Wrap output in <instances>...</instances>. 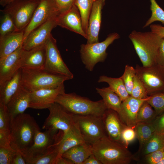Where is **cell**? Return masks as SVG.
I'll return each mask as SVG.
<instances>
[{
    "mask_svg": "<svg viewBox=\"0 0 164 164\" xmlns=\"http://www.w3.org/2000/svg\"><path fill=\"white\" fill-rule=\"evenodd\" d=\"M10 130L11 146L23 155L31 146L40 129L34 118L24 113L11 119Z\"/></svg>",
    "mask_w": 164,
    "mask_h": 164,
    "instance_id": "obj_1",
    "label": "cell"
},
{
    "mask_svg": "<svg viewBox=\"0 0 164 164\" xmlns=\"http://www.w3.org/2000/svg\"><path fill=\"white\" fill-rule=\"evenodd\" d=\"M55 102L73 115L102 117L107 109L102 99L93 101L75 93L60 94L56 97Z\"/></svg>",
    "mask_w": 164,
    "mask_h": 164,
    "instance_id": "obj_2",
    "label": "cell"
},
{
    "mask_svg": "<svg viewBox=\"0 0 164 164\" xmlns=\"http://www.w3.org/2000/svg\"><path fill=\"white\" fill-rule=\"evenodd\" d=\"M92 145L93 154L102 164H128L135 159L128 148L106 135Z\"/></svg>",
    "mask_w": 164,
    "mask_h": 164,
    "instance_id": "obj_3",
    "label": "cell"
},
{
    "mask_svg": "<svg viewBox=\"0 0 164 164\" xmlns=\"http://www.w3.org/2000/svg\"><path fill=\"white\" fill-rule=\"evenodd\" d=\"M128 37L143 66L156 63V58L162 38L151 31L142 32L133 30Z\"/></svg>",
    "mask_w": 164,
    "mask_h": 164,
    "instance_id": "obj_4",
    "label": "cell"
},
{
    "mask_svg": "<svg viewBox=\"0 0 164 164\" xmlns=\"http://www.w3.org/2000/svg\"><path fill=\"white\" fill-rule=\"evenodd\" d=\"M22 85L30 92L57 88L70 79L50 73L43 68H22Z\"/></svg>",
    "mask_w": 164,
    "mask_h": 164,
    "instance_id": "obj_5",
    "label": "cell"
},
{
    "mask_svg": "<svg viewBox=\"0 0 164 164\" xmlns=\"http://www.w3.org/2000/svg\"><path fill=\"white\" fill-rule=\"evenodd\" d=\"M119 37L118 33L114 32L108 35L102 42L81 44L80 52L81 61L85 68L92 71L97 63L104 62L107 56V48Z\"/></svg>",
    "mask_w": 164,
    "mask_h": 164,
    "instance_id": "obj_6",
    "label": "cell"
},
{
    "mask_svg": "<svg viewBox=\"0 0 164 164\" xmlns=\"http://www.w3.org/2000/svg\"><path fill=\"white\" fill-rule=\"evenodd\" d=\"M41 0H14L0 10L9 14L19 31L23 30L29 23Z\"/></svg>",
    "mask_w": 164,
    "mask_h": 164,
    "instance_id": "obj_7",
    "label": "cell"
},
{
    "mask_svg": "<svg viewBox=\"0 0 164 164\" xmlns=\"http://www.w3.org/2000/svg\"><path fill=\"white\" fill-rule=\"evenodd\" d=\"M136 75L144 85L149 96L164 91V68L156 63L149 67L137 65Z\"/></svg>",
    "mask_w": 164,
    "mask_h": 164,
    "instance_id": "obj_8",
    "label": "cell"
},
{
    "mask_svg": "<svg viewBox=\"0 0 164 164\" xmlns=\"http://www.w3.org/2000/svg\"><path fill=\"white\" fill-rule=\"evenodd\" d=\"M85 142L93 145L106 135L102 117L73 115Z\"/></svg>",
    "mask_w": 164,
    "mask_h": 164,
    "instance_id": "obj_9",
    "label": "cell"
},
{
    "mask_svg": "<svg viewBox=\"0 0 164 164\" xmlns=\"http://www.w3.org/2000/svg\"><path fill=\"white\" fill-rule=\"evenodd\" d=\"M45 46L46 58L43 69L51 73L72 79L73 75L63 61L57 46L56 40L51 34Z\"/></svg>",
    "mask_w": 164,
    "mask_h": 164,
    "instance_id": "obj_10",
    "label": "cell"
},
{
    "mask_svg": "<svg viewBox=\"0 0 164 164\" xmlns=\"http://www.w3.org/2000/svg\"><path fill=\"white\" fill-rule=\"evenodd\" d=\"M58 132L51 129L40 130L36 133L31 146L22 155L26 164L45 153L54 145L61 138L63 133L59 134Z\"/></svg>",
    "mask_w": 164,
    "mask_h": 164,
    "instance_id": "obj_11",
    "label": "cell"
},
{
    "mask_svg": "<svg viewBox=\"0 0 164 164\" xmlns=\"http://www.w3.org/2000/svg\"><path fill=\"white\" fill-rule=\"evenodd\" d=\"M48 109L49 114L43 125V129L61 131L65 133L74 125L73 115L59 104L54 103Z\"/></svg>",
    "mask_w": 164,
    "mask_h": 164,
    "instance_id": "obj_12",
    "label": "cell"
},
{
    "mask_svg": "<svg viewBox=\"0 0 164 164\" xmlns=\"http://www.w3.org/2000/svg\"><path fill=\"white\" fill-rule=\"evenodd\" d=\"M60 13L54 0H41L29 23L23 30L24 42L32 31L49 20L57 17Z\"/></svg>",
    "mask_w": 164,
    "mask_h": 164,
    "instance_id": "obj_13",
    "label": "cell"
},
{
    "mask_svg": "<svg viewBox=\"0 0 164 164\" xmlns=\"http://www.w3.org/2000/svg\"><path fill=\"white\" fill-rule=\"evenodd\" d=\"M65 93L64 84L56 88L44 89L30 92L29 108L36 109H48L55 102L58 95Z\"/></svg>",
    "mask_w": 164,
    "mask_h": 164,
    "instance_id": "obj_14",
    "label": "cell"
},
{
    "mask_svg": "<svg viewBox=\"0 0 164 164\" xmlns=\"http://www.w3.org/2000/svg\"><path fill=\"white\" fill-rule=\"evenodd\" d=\"M57 16L49 20L32 31L24 42L23 49L29 50L45 44L51 34L52 30L57 26Z\"/></svg>",
    "mask_w": 164,
    "mask_h": 164,
    "instance_id": "obj_15",
    "label": "cell"
},
{
    "mask_svg": "<svg viewBox=\"0 0 164 164\" xmlns=\"http://www.w3.org/2000/svg\"><path fill=\"white\" fill-rule=\"evenodd\" d=\"M57 26L78 33L87 39L79 11L74 5L68 10L60 13L56 18Z\"/></svg>",
    "mask_w": 164,
    "mask_h": 164,
    "instance_id": "obj_16",
    "label": "cell"
},
{
    "mask_svg": "<svg viewBox=\"0 0 164 164\" xmlns=\"http://www.w3.org/2000/svg\"><path fill=\"white\" fill-rule=\"evenodd\" d=\"M102 118L106 135L111 140L123 144L121 133L127 126L121 121L118 113L107 109Z\"/></svg>",
    "mask_w": 164,
    "mask_h": 164,
    "instance_id": "obj_17",
    "label": "cell"
},
{
    "mask_svg": "<svg viewBox=\"0 0 164 164\" xmlns=\"http://www.w3.org/2000/svg\"><path fill=\"white\" fill-rule=\"evenodd\" d=\"M23 51L21 47L9 55L0 58V85L22 68Z\"/></svg>",
    "mask_w": 164,
    "mask_h": 164,
    "instance_id": "obj_18",
    "label": "cell"
},
{
    "mask_svg": "<svg viewBox=\"0 0 164 164\" xmlns=\"http://www.w3.org/2000/svg\"><path fill=\"white\" fill-rule=\"evenodd\" d=\"M137 99L130 96L122 101L119 116L122 122L127 126L134 128L137 123V116L139 110L143 102L149 99Z\"/></svg>",
    "mask_w": 164,
    "mask_h": 164,
    "instance_id": "obj_19",
    "label": "cell"
},
{
    "mask_svg": "<svg viewBox=\"0 0 164 164\" xmlns=\"http://www.w3.org/2000/svg\"><path fill=\"white\" fill-rule=\"evenodd\" d=\"M105 1L96 0L93 2L88 21L87 44L99 42L98 35L101 20V11Z\"/></svg>",
    "mask_w": 164,
    "mask_h": 164,
    "instance_id": "obj_20",
    "label": "cell"
},
{
    "mask_svg": "<svg viewBox=\"0 0 164 164\" xmlns=\"http://www.w3.org/2000/svg\"><path fill=\"white\" fill-rule=\"evenodd\" d=\"M30 102V92L22 85L7 105L11 118L24 113L29 108Z\"/></svg>",
    "mask_w": 164,
    "mask_h": 164,
    "instance_id": "obj_21",
    "label": "cell"
},
{
    "mask_svg": "<svg viewBox=\"0 0 164 164\" xmlns=\"http://www.w3.org/2000/svg\"><path fill=\"white\" fill-rule=\"evenodd\" d=\"M46 58L45 44L29 50H24L22 68H43Z\"/></svg>",
    "mask_w": 164,
    "mask_h": 164,
    "instance_id": "obj_22",
    "label": "cell"
},
{
    "mask_svg": "<svg viewBox=\"0 0 164 164\" xmlns=\"http://www.w3.org/2000/svg\"><path fill=\"white\" fill-rule=\"evenodd\" d=\"M78 128L75 123L68 131L63 133L57 143L56 148L58 156H62L67 151L73 147L85 142Z\"/></svg>",
    "mask_w": 164,
    "mask_h": 164,
    "instance_id": "obj_23",
    "label": "cell"
},
{
    "mask_svg": "<svg viewBox=\"0 0 164 164\" xmlns=\"http://www.w3.org/2000/svg\"><path fill=\"white\" fill-rule=\"evenodd\" d=\"M23 43V30L9 33L0 38V58L22 47Z\"/></svg>",
    "mask_w": 164,
    "mask_h": 164,
    "instance_id": "obj_24",
    "label": "cell"
},
{
    "mask_svg": "<svg viewBox=\"0 0 164 164\" xmlns=\"http://www.w3.org/2000/svg\"><path fill=\"white\" fill-rule=\"evenodd\" d=\"M22 68L0 85V103L6 105L22 85Z\"/></svg>",
    "mask_w": 164,
    "mask_h": 164,
    "instance_id": "obj_25",
    "label": "cell"
},
{
    "mask_svg": "<svg viewBox=\"0 0 164 164\" xmlns=\"http://www.w3.org/2000/svg\"><path fill=\"white\" fill-rule=\"evenodd\" d=\"M92 154V145L85 142L69 149L62 156L71 161L74 164H82Z\"/></svg>",
    "mask_w": 164,
    "mask_h": 164,
    "instance_id": "obj_26",
    "label": "cell"
},
{
    "mask_svg": "<svg viewBox=\"0 0 164 164\" xmlns=\"http://www.w3.org/2000/svg\"><path fill=\"white\" fill-rule=\"evenodd\" d=\"M96 90L102 97L107 108L113 110L119 114L122 102L120 97L109 87L96 88Z\"/></svg>",
    "mask_w": 164,
    "mask_h": 164,
    "instance_id": "obj_27",
    "label": "cell"
},
{
    "mask_svg": "<svg viewBox=\"0 0 164 164\" xmlns=\"http://www.w3.org/2000/svg\"><path fill=\"white\" fill-rule=\"evenodd\" d=\"M98 82L107 83L109 87L120 97L122 101L125 100L130 96L121 77L115 78L101 75L99 77Z\"/></svg>",
    "mask_w": 164,
    "mask_h": 164,
    "instance_id": "obj_28",
    "label": "cell"
},
{
    "mask_svg": "<svg viewBox=\"0 0 164 164\" xmlns=\"http://www.w3.org/2000/svg\"><path fill=\"white\" fill-rule=\"evenodd\" d=\"M164 146V133L155 131L145 143L142 150V154L145 155L152 152L163 149Z\"/></svg>",
    "mask_w": 164,
    "mask_h": 164,
    "instance_id": "obj_29",
    "label": "cell"
},
{
    "mask_svg": "<svg viewBox=\"0 0 164 164\" xmlns=\"http://www.w3.org/2000/svg\"><path fill=\"white\" fill-rule=\"evenodd\" d=\"M140 145V149L155 131L152 122H138L134 128Z\"/></svg>",
    "mask_w": 164,
    "mask_h": 164,
    "instance_id": "obj_30",
    "label": "cell"
},
{
    "mask_svg": "<svg viewBox=\"0 0 164 164\" xmlns=\"http://www.w3.org/2000/svg\"><path fill=\"white\" fill-rule=\"evenodd\" d=\"M93 2V0H76L75 3L79 11L83 28L87 35L89 19Z\"/></svg>",
    "mask_w": 164,
    "mask_h": 164,
    "instance_id": "obj_31",
    "label": "cell"
},
{
    "mask_svg": "<svg viewBox=\"0 0 164 164\" xmlns=\"http://www.w3.org/2000/svg\"><path fill=\"white\" fill-rule=\"evenodd\" d=\"M157 116L155 110L147 100L143 102L137 114V122H152Z\"/></svg>",
    "mask_w": 164,
    "mask_h": 164,
    "instance_id": "obj_32",
    "label": "cell"
},
{
    "mask_svg": "<svg viewBox=\"0 0 164 164\" xmlns=\"http://www.w3.org/2000/svg\"><path fill=\"white\" fill-rule=\"evenodd\" d=\"M57 143L45 153L29 161L27 164H55L58 154L56 146Z\"/></svg>",
    "mask_w": 164,
    "mask_h": 164,
    "instance_id": "obj_33",
    "label": "cell"
},
{
    "mask_svg": "<svg viewBox=\"0 0 164 164\" xmlns=\"http://www.w3.org/2000/svg\"><path fill=\"white\" fill-rule=\"evenodd\" d=\"M150 1L151 15L146 22L143 28L150 25L155 21H159L164 26V10L159 5L155 0H150Z\"/></svg>",
    "mask_w": 164,
    "mask_h": 164,
    "instance_id": "obj_34",
    "label": "cell"
},
{
    "mask_svg": "<svg viewBox=\"0 0 164 164\" xmlns=\"http://www.w3.org/2000/svg\"><path fill=\"white\" fill-rule=\"evenodd\" d=\"M19 31L10 16L4 14L2 17L0 25V38L9 33Z\"/></svg>",
    "mask_w": 164,
    "mask_h": 164,
    "instance_id": "obj_35",
    "label": "cell"
},
{
    "mask_svg": "<svg viewBox=\"0 0 164 164\" xmlns=\"http://www.w3.org/2000/svg\"><path fill=\"white\" fill-rule=\"evenodd\" d=\"M135 75V68L131 66L126 65L124 73L121 77L130 95H131L133 87Z\"/></svg>",
    "mask_w": 164,
    "mask_h": 164,
    "instance_id": "obj_36",
    "label": "cell"
},
{
    "mask_svg": "<svg viewBox=\"0 0 164 164\" xmlns=\"http://www.w3.org/2000/svg\"><path fill=\"white\" fill-rule=\"evenodd\" d=\"M147 101L153 108L157 116L164 111V91L150 96Z\"/></svg>",
    "mask_w": 164,
    "mask_h": 164,
    "instance_id": "obj_37",
    "label": "cell"
},
{
    "mask_svg": "<svg viewBox=\"0 0 164 164\" xmlns=\"http://www.w3.org/2000/svg\"><path fill=\"white\" fill-rule=\"evenodd\" d=\"M130 96L139 99H145L149 97L144 85L136 75L135 77L133 86Z\"/></svg>",
    "mask_w": 164,
    "mask_h": 164,
    "instance_id": "obj_38",
    "label": "cell"
},
{
    "mask_svg": "<svg viewBox=\"0 0 164 164\" xmlns=\"http://www.w3.org/2000/svg\"><path fill=\"white\" fill-rule=\"evenodd\" d=\"M11 120L7 105L0 103V130H10Z\"/></svg>",
    "mask_w": 164,
    "mask_h": 164,
    "instance_id": "obj_39",
    "label": "cell"
},
{
    "mask_svg": "<svg viewBox=\"0 0 164 164\" xmlns=\"http://www.w3.org/2000/svg\"><path fill=\"white\" fill-rule=\"evenodd\" d=\"M136 136L135 129L127 126L123 130L121 135V138L123 144L128 148L129 144L133 141Z\"/></svg>",
    "mask_w": 164,
    "mask_h": 164,
    "instance_id": "obj_40",
    "label": "cell"
},
{
    "mask_svg": "<svg viewBox=\"0 0 164 164\" xmlns=\"http://www.w3.org/2000/svg\"><path fill=\"white\" fill-rule=\"evenodd\" d=\"M15 151L12 148L0 147V164H11Z\"/></svg>",
    "mask_w": 164,
    "mask_h": 164,
    "instance_id": "obj_41",
    "label": "cell"
},
{
    "mask_svg": "<svg viewBox=\"0 0 164 164\" xmlns=\"http://www.w3.org/2000/svg\"><path fill=\"white\" fill-rule=\"evenodd\" d=\"M164 150L161 149L145 155L144 157L145 162L148 164H157L164 156Z\"/></svg>",
    "mask_w": 164,
    "mask_h": 164,
    "instance_id": "obj_42",
    "label": "cell"
},
{
    "mask_svg": "<svg viewBox=\"0 0 164 164\" xmlns=\"http://www.w3.org/2000/svg\"><path fill=\"white\" fill-rule=\"evenodd\" d=\"M0 147L12 148L10 144V130H0Z\"/></svg>",
    "mask_w": 164,
    "mask_h": 164,
    "instance_id": "obj_43",
    "label": "cell"
},
{
    "mask_svg": "<svg viewBox=\"0 0 164 164\" xmlns=\"http://www.w3.org/2000/svg\"><path fill=\"white\" fill-rule=\"evenodd\" d=\"M60 13L65 12L75 4L76 0H54Z\"/></svg>",
    "mask_w": 164,
    "mask_h": 164,
    "instance_id": "obj_44",
    "label": "cell"
},
{
    "mask_svg": "<svg viewBox=\"0 0 164 164\" xmlns=\"http://www.w3.org/2000/svg\"><path fill=\"white\" fill-rule=\"evenodd\" d=\"M152 123L155 131L159 132H164V111L160 115H157Z\"/></svg>",
    "mask_w": 164,
    "mask_h": 164,
    "instance_id": "obj_45",
    "label": "cell"
},
{
    "mask_svg": "<svg viewBox=\"0 0 164 164\" xmlns=\"http://www.w3.org/2000/svg\"><path fill=\"white\" fill-rule=\"evenodd\" d=\"M156 63L164 68V37L162 38L158 50Z\"/></svg>",
    "mask_w": 164,
    "mask_h": 164,
    "instance_id": "obj_46",
    "label": "cell"
},
{
    "mask_svg": "<svg viewBox=\"0 0 164 164\" xmlns=\"http://www.w3.org/2000/svg\"><path fill=\"white\" fill-rule=\"evenodd\" d=\"M26 162L20 152L15 151L13 156L11 164H25Z\"/></svg>",
    "mask_w": 164,
    "mask_h": 164,
    "instance_id": "obj_47",
    "label": "cell"
},
{
    "mask_svg": "<svg viewBox=\"0 0 164 164\" xmlns=\"http://www.w3.org/2000/svg\"><path fill=\"white\" fill-rule=\"evenodd\" d=\"M150 27L152 32L162 38L164 37V26L159 24H151Z\"/></svg>",
    "mask_w": 164,
    "mask_h": 164,
    "instance_id": "obj_48",
    "label": "cell"
},
{
    "mask_svg": "<svg viewBox=\"0 0 164 164\" xmlns=\"http://www.w3.org/2000/svg\"><path fill=\"white\" fill-rule=\"evenodd\" d=\"M82 164H102V163L93 153L85 160Z\"/></svg>",
    "mask_w": 164,
    "mask_h": 164,
    "instance_id": "obj_49",
    "label": "cell"
},
{
    "mask_svg": "<svg viewBox=\"0 0 164 164\" xmlns=\"http://www.w3.org/2000/svg\"><path fill=\"white\" fill-rule=\"evenodd\" d=\"M55 164H74V163L69 159L61 156L58 157Z\"/></svg>",
    "mask_w": 164,
    "mask_h": 164,
    "instance_id": "obj_50",
    "label": "cell"
},
{
    "mask_svg": "<svg viewBox=\"0 0 164 164\" xmlns=\"http://www.w3.org/2000/svg\"><path fill=\"white\" fill-rule=\"evenodd\" d=\"M14 0H0V5L2 7H4Z\"/></svg>",
    "mask_w": 164,
    "mask_h": 164,
    "instance_id": "obj_51",
    "label": "cell"
},
{
    "mask_svg": "<svg viewBox=\"0 0 164 164\" xmlns=\"http://www.w3.org/2000/svg\"><path fill=\"white\" fill-rule=\"evenodd\" d=\"M157 164H164V156L158 162Z\"/></svg>",
    "mask_w": 164,
    "mask_h": 164,
    "instance_id": "obj_52",
    "label": "cell"
},
{
    "mask_svg": "<svg viewBox=\"0 0 164 164\" xmlns=\"http://www.w3.org/2000/svg\"><path fill=\"white\" fill-rule=\"evenodd\" d=\"M96 0H93V2L95 1H96Z\"/></svg>",
    "mask_w": 164,
    "mask_h": 164,
    "instance_id": "obj_53",
    "label": "cell"
},
{
    "mask_svg": "<svg viewBox=\"0 0 164 164\" xmlns=\"http://www.w3.org/2000/svg\"><path fill=\"white\" fill-rule=\"evenodd\" d=\"M163 149L164 150V147H163Z\"/></svg>",
    "mask_w": 164,
    "mask_h": 164,
    "instance_id": "obj_54",
    "label": "cell"
},
{
    "mask_svg": "<svg viewBox=\"0 0 164 164\" xmlns=\"http://www.w3.org/2000/svg\"></svg>",
    "mask_w": 164,
    "mask_h": 164,
    "instance_id": "obj_55",
    "label": "cell"
}]
</instances>
